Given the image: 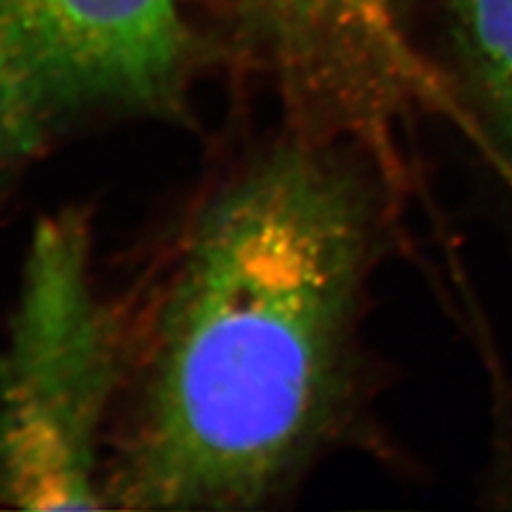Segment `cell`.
Masks as SVG:
<instances>
[{
  "label": "cell",
  "mask_w": 512,
  "mask_h": 512,
  "mask_svg": "<svg viewBox=\"0 0 512 512\" xmlns=\"http://www.w3.org/2000/svg\"><path fill=\"white\" fill-rule=\"evenodd\" d=\"M410 188L355 143L280 124L199 188L124 297L107 508H271L346 451L408 468L363 329Z\"/></svg>",
  "instance_id": "cell-1"
},
{
  "label": "cell",
  "mask_w": 512,
  "mask_h": 512,
  "mask_svg": "<svg viewBox=\"0 0 512 512\" xmlns=\"http://www.w3.org/2000/svg\"><path fill=\"white\" fill-rule=\"evenodd\" d=\"M126 376L124 299L103 291L82 207L37 220L0 342V506L107 508Z\"/></svg>",
  "instance_id": "cell-2"
},
{
  "label": "cell",
  "mask_w": 512,
  "mask_h": 512,
  "mask_svg": "<svg viewBox=\"0 0 512 512\" xmlns=\"http://www.w3.org/2000/svg\"><path fill=\"white\" fill-rule=\"evenodd\" d=\"M184 0H0V182L103 126L195 124Z\"/></svg>",
  "instance_id": "cell-3"
},
{
  "label": "cell",
  "mask_w": 512,
  "mask_h": 512,
  "mask_svg": "<svg viewBox=\"0 0 512 512\" xmlns=\"http://www.w3.org/2000/svg\"><path fill=\"white\" fill-rule=\"evenodd\" d=\"M237 58L267 86L278 124L408 169L412 122L442 105V79L404 0H233Z\"/></svg>",
  "instance_id": "cell-4"
},
{
  "label": "cell",
  "mask_w": 512,
  "mask_h": 512,
  "mask_svg": "<svg viewBox=\"0 0 512 512\" xmlns=\"http://www.w3.org/2000/svg\"><path fill=\"white\" fill-rule=\"evenodd\" d=\"M444 114L483 150L512 199V0H442Z\"/></svg>",
  "instance_id": "cell-5"
}]
</instances>
